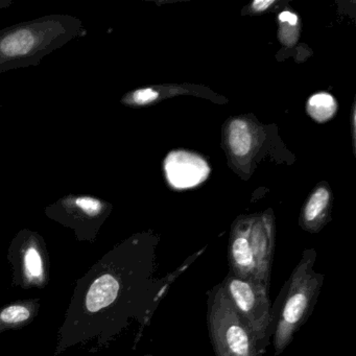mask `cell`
<instances>
[{"label": "cell", "mask_w": 356, "mask_h": 356, "mask_svg": "<svg viewBox=\"0 0 356 356\" xmlns=\"http://www.w3.org/2000/svg\"><path fill=\"white\" fill-rule=\"evenodd\" d=\"M328 191L325 188L316 189V191L312 193L307 205H306L305 212H304L305 220H307V222H312V220H316V218L324 211L325 208L328 205Z\"/></svg>", "instance_id": "obj_13"}, {"label": "cell", "mask_w": 356, "mask_h": 356, "mask_svg": "<svg viewBox=\"0 0 356 356\" xmlns=\"http://www.w3.org/2000/svg\"><path fill=\"white\" fill-rule=\"evenodd\" d=\"M279 20L282 24H287L291 26H296L298 24V16L296 14L291 13V12L285 11L279 15Z\"/></svg>", "instance_id": "obj_15"}, {"label": "cell", "mask_w": 356, "mask_h": 356, "mask_svg": "<svg viewBox=\"0 0 356 356\" xmlns=\"http://www.w3.org/2000/svg\"><path fill=\"white\" fill-rule=\"evenodd\" d=\"M32 310L26 304H14L0 312V325L15 327L30 320Z\"/></svg>", "instance_id": "obj_11"}, {"label": "cell", "mask_w": 356, "mask_h": 356, "mask_svg": "<svg viewBox=\"0 0 356 356\" xmlns=\"http://www.w3.org/2000/svg\"><path fill=\"white\" fill-rule=\"evenodd\" d=\"M231 306L222 312L220 307L211 314V332L218 356H254L253 343L250 333L241 322V316L235 314Z\"/></svg>", "instance_id": "obj_2"}, {"label": "cell", "mask_w": 356, "mask_h": 356, "mask_svg": "<svg viewBox=\"0 0 356 356\" xmlns=\"http://www.w3.org/2000/svg\"><path fill=\"white\" fill-rule=\"evenodd\" d=\"M273 3H274V0H256L252 5V8H253L254 11L262 12L266 11Z\"/></svg>", "instance_id": "obj_16"}, {"label": "cell", "mask_w": 356, "mask_h": 356, "mask_svg": "<svg viewBox=\"0 0 356 356\" xmlns=\"http://www.w3.org/2000/svg\"><path fill=\"white\" fill-rule=\"evenodd\" d=\"M228 140L231 151L238 157L249 154L252 145V136L245 120H234L229 126Z\"/></svg>", "instance_id": "obj_7"}, {"label": "cell", "mask_w": 356, "mask_h": 356, "mask_svg": "<svg viewBox=\"0 0 356 356\" xmlns=\"http://www.w3.org/2000/svg\"><path fill=\"white\" fill-rule=\"evenodd\" d=\"M232 257L241 272H250L255 266V255L249 241L245 237H237L232 245Z\"/></svg>", "instance_id": "obj_9"}, {"label": "cell", "mask_w": 356, "mask_h": 356, "mask_svg": "<svg viewBox=\"0 0 356 356\" xmlns=\"http://www.w3.org/2000/svg\"><path fill=\"white\" fill-rule=\"evenodd\" d=\"M158 97H159V93L157 91L153 90V89H138V90L134 91L130 97H127L124 102L126 103L132 102L133 104L140 106L147 105V104L153 103L154 101H156Z\"/></svg>", "instance_id": "obj_14"}, {"label": "cell", "mask_w": 356, "mask_h": 356, "mask_svg": "<svg viewBox=\"0 0 356 356\" xmlns=\"http://www.w3.org/2000/svg\"><path fill=\"white\" fill-rule=\"evenodd\" d=\"M308 306V295L303 291L293 293L289 298L283 309V322L291 326L300 322Z\"/></svg>", "instance_id": "obj_10"}, {"label": "cell", "mask_w": 356, "mask_h": 356, "mask_svg": "<svg viewBox=\"0 0 356 356\" xmlns=\"http://www.w3.org/2000/svg\"><path fill=\"white\" fill-rule=\"evenodd\" d=\"M120 291V283L112 275L106 274L97 278L91 285L86 297V307L90 312H97L115 301Z\"/></svg>", "instance_id": "obj_6"}, {"label": "cell", "mask_w": 356, "mask_h": 356, "mask_svg": "<svg viewBox=\"0 0 356 356\" xmlns=\"http://www.w3.org/2000/svg\"><path fill=\"white\" fill-rule=\"evenodd\" d=\"M228 291L234 301L241 318L249 322L252 331L260 332L268 324V304H264V297L254 289L249 282L241 279L232 278L228 282Z\"/></svg>", "instance_id": "obj_5"}, {"label": "cell", "mask_w": 356, "mask_h": 356, "mask_svg": "<svg viewBox=\"0 0 356 356\" xmlns=\"http://www.w3.org/2000/svg\"><path fill=\"white\" fill-rule=\"evenodd\" d=\"M109 206L103 200L90 195H68L45 209V213L70 227H97Z\"/></svg>", "instance_id": "obj_3"}, {"label": "cell", "mask_w": 356, "mask_h": 356, "mask_svg": "<svg viewBox=\"0 0 356 356\" xmlns=\"http://www.w3.org/2000/svg\"><path fill=\"white\" fill-rule=\"evenodd\" d=\"M337 110V102L329 93H316L308 99V114L318 122H325L330 120Z\"/></svg>", "instance_id": "obj_8"}, {"label": "cell", "mask_w": 356, "mask_h": 356, "mask_svg": "<svg viewBox=\"0 0 356 356\" xmlns=\"http://www.w3.org/2000/svg\"><path fill=\"white\" fill-rule=\"evenodd\" d=\"M12 1H7V0H0V9H3V8H8L12 5Z\"/></svg>", "instance_id": "obj_17"}, {"label": "cell", "mask_w": 356, "mask_h": 356, "mask_svg": "<svg viewBox=\"0 0 356 356\" xmlns=\"http://www.w3.org/2000/svg\"><path fill=\"white\" fill-rule=\"evenodd\" d=\"M24 266L26 274L31 279H41L43 275V261L40 251L36 243L26 248L24 254Z\"/></svg>", "instance_id": "obj_12"}, {"label": "cell", "mask_w": 356, "mask_h": 356, "mask_svg": "<svg viewBox=\"0 0 356 356\" xmlns=\"http://www.w3.org/2000/svg\"><path fill=\"white\" fill-rule=\"evenodd\" d=\"M83 22L54 14L0 31V74L41 63L47 56L84 35Z\"/></svg>", "instance_id": "obj_1"}, {"label": "cell", "mask_w": 356, "mask_h": 356, "mask_svg": "<svg viewBox=\"0 0 356 356\" xmlns=\"http://www.w3.org/2000/svg\"><path fill=\"white\" fill-rule=\"evenodd\" d=\"M166 179L176 189H188L203 183L210 174L207 162L193 153L175 151L164 161Z\"/></svg>", "instance_id": "obj_4"}]
</instances>
